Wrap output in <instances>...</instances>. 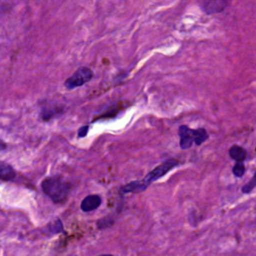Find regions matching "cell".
<instances>
[{
	"instance_id": "obj_8",
	"label": "cell",
	"mask_w": 256,
	"mask_h": 256,
	"mask_svg": "<svg viewBox=\"0 0 256 256\" xmlns=\"http://www.w3.org/2000/svg\"><path fill=\"white\" fill-rule=\"evenodd\" d=\"M15 177V171L9 164L0 161V179L9 181L14 179Z\"/></svg>"
},
{
	"instance_id": "obj_1",
	"label": "cell",
	"mask_w": 256,
	"mask_h": 256,
	"mask_svg": "<svg viewBox=\"0 0 256 256\" xmlns=\"http://www.w3.org/2000/svg\"><path fill=\"white\" fill-rule=\"evenodd\" d=\"M41 187L54 203H63L70 190V185L58 176L45 178L41 183Z\"/></svg>"
},
{
	"instance_id": "obj_16",
	"label": "cell",
	"mask_w": 256,
	"mask_h": 256,
	"mask_svg": "<svg viewBox=\"0 0 256 256\" xmlns=\"http://www.w3.org/2000/svg\"><path fill=\"white\" fill-rule=\"evenodd\" d=\"M5 148H6V144L2 140H0V150H3Z\"/></svg>"
},
{
	"instance_id": "obj_17",
	"label": "cell",
	"mask_w": 256,
	"mask_h": 256,
	"mask_svg": "<svg viewBox=\"0 0 256 256\" xmlns=\"http://www.w3.org/2000/svg\"><path fill=\"white\" fill-rule=\"evenodd\" d=\"M99 256H113L111 254H103V255H99Z\"/></svg>"
},
{
	"instance_id": "obj_6",
	"label": "cell",
	"mask_w": 256,
	"mask_h": 256,
	"mask_svg": "<svg viewBox=\"0 0 256 256\" xmlns=\"http://www.w3.org/2000/svg\"><path fill=\"white\" fill-rule=\"evenodd\" d=\"M101 204V198L99 195H88L81 202V209L84 212H90L97 209Z\"/></svg>"
},
{
	"instance_id": "obj_13",
	"label": "cell",
	"mask_w": 256,
	"mask_h": 256,
	"mask_svg": "<svg viewBox=\"0 0 256 256\" xmlns=\"http://www.w3.org/2000/svg\"><path fill=\"white\" fill-rule=\"evenodd\" d=\"M256 187V172L254 173V176L250 181H248L243 187H242V192L243 193H249L251 192L254 188Z\"/></svg>"
},
{
	"instance_id": "obj_4",
	"label": "cell",
	"mask_w": 256,
	"mask_h": 256,
	"mask_svg": "<svg viewBox=\"0 0 256 256\" xmlns=\"http://www.w3.org/2000/svg\"><path fill=\"white\" fill-rule=\"evenodd\" d=\"M202 10L207 14H215L224 11L230 4V0H198Z\"/></svg>"
},
{
	"instance_id": "obj_5",
	"label": "cell",
	"mask_w": 256,
	"mask_h": 256,
	"mask_svg": "<svg viewBox=\"0 0 256 256\" xmlns=\"http://www.w3.org/2000/svg\"><path fill=\"white\" fill-rule=\"evenodd\" d=\"M178 135L180 137V147L182 149H188L194 142V129L189 128L186 125H181L178 129Z\"/></svg>"
},
{
	"instance_id": "obj_14",
	"label": "cell",
	"mask_w": 256,
	"mask_h": 256,
	"mask_svg": "<svg viewBox=\"0 0 256 256\" xmlns=\"http://www.w3.org/2000/svg\"><path fill=\"white\" fill-rule=\"evenodd\" d=\"M232 172L236 177H242V175L245 172V167H244L243 163L242 162H236V164L233 166Z\"/></svg>"
},
{
	"instance_id": "obj_10",
	"label": "cell",
	"mask_w": 256,
	"mask_h": 256,
	"mask_svg": "<svg viewBox=\"0 0 256 256\" xmlns=\"http://www.w3.org/2000/svg\"><path fill=\"white\" fill-rule=\"evenodd\" d=\"M208 138V133L204 128L194 129V143L196 145H201Z\"/></svg>"
},
{
	"instance_id": "obj_3",
	"label": "cell",
	"mask_w": 256,
	"mask_h": 256,
	"mask_svg": "<svg viewBox=\"0 0 256 256\" xmlns=\"http://www.w3.org/2000/svg\"><path fill=\"white\" fill-rule=\"evenodd\" d=\"M179 165V161L176 159H168L166 161H164L163 163H161L160 165H158L157 167H155L154 169H152L143 179L144 183L149 186L152 182L158 180L159 178H161L162 176H164L166 173H168L171 169H173L174 167Z\"/></svg>"
},
{
	"instance_id": "obj_15",
	"label": "cell",
	"mask_w": 256,
	"mask_h": 256,
	"mask_svg": "<svg viewBox=\"0 0 256 256\" xmlns=\"http://www.w3.org/2000/svg\"><path fill=\"white\" fill-rule=\"evenodd\" d=\"M88 129H89L88 126H83V127H81V128L79 129V131H78V136H79V137H84V136H86V134H87V132H88Z\"/></svg>"
},
{
	"instance_id": "obj_2",
	"label": "cell",
	"mask_w": 256,
	"mask_h": 256,
	"mask_svg": "<svg viewBox=\"0 0 256 256\" xmlns=\"http://www.w3.org/2000/svg\"><path fill=\"white\" fill-rule=\"evenodd\" d=\"M93 77V71L88 67H80L78 68L69 78L64 82V86L69 89H75L77 87L83 86L87 82H89Z\"/></svg>"
},
{
	"instance_id": "obj_9",
	"label": "cell",
	"mask_w": 256,
	"mask_h": 256,
	"mask_svg": "<svg viewBox=\"0 0 256 256\" xmlns=\"http://www.w3.org/2000/svg\"><path fill=\"white\" fill-rule=\"evenodd\" d=\"M229 155L236 162H243L246 159L247 153L242 147H240L238 145H233L229 149Z\"/></svg>"
},
{
	"instance_id": "obj_11",
	"label": "cell",
	"mask_w": 256,
	"mask_h": 256,
	"mask_svg": "<svg viewBox=\"0 0 256 256\" xmlns=\"http://www.w3.org/2000/svg\"><path fill=\"white\" fill-rule=\"evenodd\" d=\"M114 223V219L111 216H106L104 218H101L97 221V227L98 229H106L110 226H112Z\"/></svg>"
},
{
	"instance_id": "obj_12",
	"label": "cell",
	"mask_w": 256,
	"mask_h": 256,
	"mask_svg": "<svg viewBox=\"0 0 256 256\" xmlns=\"http://www.w3.org/2000/svg\"><path fill=\"white\" fill-rule=\"evenodd\" d=\"M47 230L48 232H50L51 234H55V233H59L62 232L63 230V226L60 220H56L54 223H50L47 226Z\"/></svg>"
},
{
	"instance_id": "obj_7",
	"label": "cell",
	"mask_w": 256,
	"mask_h": 256,
	"mask_svg": "<svg viewBox=\"0 0 256 256\" xmlns=\"http://www.w3.org/2000/svg\"><path fill=\"white\" fill-rule=\"evenodd\" d=\"M148 186L144 183L143 180H136V181H132L129 182L128 184L124 185L121 187L120 191L121 193H137V192H141L144 191Z\"/></svg>"
}]
</instances>
